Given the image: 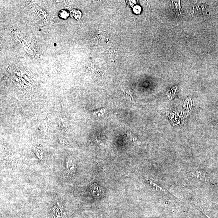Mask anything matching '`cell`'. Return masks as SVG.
<instances>
[{
    "mask_svg": "<svg viewBox=\"0 0 218 218\" xmlns=\"http://www.w3.org/2000/svg\"><path fill=\"white\" fill-rule=\"evenodd\" d=\"M67 171L70 174H73L75 171L76 164L72 160H69L66 163Z\"/></svg>",
    "mask_w": 218,
    "mask_h": 218,
    "instance_id": "obj_2",
    "label": "cell"
},
{
    "mask_svg": "<svg viewBox=\"0 0 218 218\" xmlns=\"http://www.w3.org/2000/svg\"><path fill=\"white\" fill-rule=\"evenodd\" d=\"M105 111V109H103V108H101V109L98 110V111H94L93 113V114L94 115H95V116H99V117L100 116H103V115H104V112Z\"/></svg>",
    "mask_w": 218,
    "mask_h": 218,
    "instance_id": "obj_6",
    "label": "cell"
},
{
    "mask_svg": "<svg viewBox=\"0 0 218 218\" xmlns=\"http://www.w3.org/2000/svg\"><path fill=\"white\" fill-rule=\"evenodd\" d=\"M91 189L93 194L95 197L99 198L102 196L103 193L102 190L101 189L100 187L95 183L92 184Z\"/></svg>",
    "mask_w": 218,
    "mask_h": 218,
    "instance_id": "obj_1",
    "label": "cell"
},
{
    "mask_svg": "<svg viewBox=\"0 0 218 218\" xmlns=\"http://www.w3.org/2000/svg\"><path fill=\"white\" fill-rule=\"evenodd\" d=\"M127 135L128 138L132 140V142L134 143L135 146H139L140 145L141 142L140 141L138 140L137 138L135 137L132 136L131 133L130 132H127Z\"/></svg>",
    "mask_w": 218,
    "mask_h": 218,
    "instance_id": "obj_4",
    "label": "cell"
},
{
    "mask_svg": "<svg viewBox=\"0 0 218 218\" xmlns=\"http://www.w3.org/2000/svg\"><path fill=\"white\" fill-rule=\"evenodd\" d=\"M174 10L178 15H182V11L180 6V1H172Z\"/></svg>",
    "mask_w": 218,
    "mask_h": 218,
    "instance_id": "obj_3",
    "label": "cell"
},
{
    "mask_svg": "<svg viewBox=\"0 0 218 218\" xmlns=\"http://www.w3.org/2000/svg\"><path fill=\"white\" fill-rule=\"evenodd\" d=\"M124 92H125V93L126 94V95H127V96L129 97H130V99H131V100L133 99V96H132L131 94V92H130V91H129L125 89V90L124 91Z\"/></svg>",
    "mask_w": 218,
    "mask_h": 218,
    "instance_id": "obj_7",
    "label": "cell"
},
{
    "mask_svg": "<svg viewBox=\"0 0 218 218\" xmlns=\"http://www.w3.org/2000/svg\"><path fill=\"white\" fill-rule=\"evenodd\" d=\"M95 142L97 144H99L100 146H103V145H104V144H103L102 141L100 140H97L96 137L95 138Z\"/></svg>",
    "mask_w": 218,
    "mask_h": 218,
    "instance_id": "obj_8",
    "label": "cell"
},
{
    "mask_svg": "<svg viewBox=\"0 0 218 218\" xmlns=\"http://www.w3.org/2000/svg\"><path fill=\"white\" fill-rule=\"evenodd\" d=\"M148 181L149 182L150 185H151L152 187L155 190H156V191H161H161H164V190L162 187H160V186L156 185L155 183L152 182L151 180H148Z\"/></svg>",
    "mask_w": 218,
    "mask_h": 218,
    "instance_id": "obj_5",
    "label": "cell"
}]
</instances>
